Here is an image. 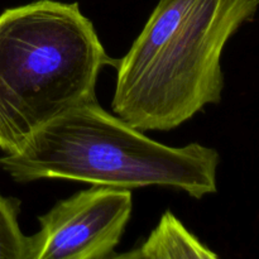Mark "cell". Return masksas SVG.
<instances>
[{
	"label": "cell",
	"instance_id": "6da1fadb",
	"mask_svg": "<svg viewBox=\"0 0 259 259\" xmlns=\"http://www.w3.org/2000/svg\"><path fill=\"white\" fill-rule=\"evenodd\" d=\"M259 0H159L120 61L111 108L139 131H171L224 89L228 40L254 18Z\"/></svg>",
	"mask_w": 259,
	"mask_h": 259
},
{
	"label": "cell",
	"instance_id": "5b68a950",
	"mask_svg": "<svg viewBox=\"0 0 259 259\" xmlns=\"http://www.w3.org/2000/svg\"><path fill=\"white\" fill-rule=\"evenodd\" d=\"M114 258L133 259H217L218 254L202 244L174 212L162 215L158 225L153 229L146 242L133 252L114 254Z\"/></svg>",
	"mask_w": 259,
	"mask_h": 259
},
{
	"label": "cell",
	"instance_id": "7a4b0ae2",
	"mask_svg": "<svg viewBox=\"0 0 259 259\" xmlns=\"http://www.w3.org/2000/svg\"><path fill=\"white\" fill-rule=\"evenodd\" d=\"M219 163L214 148L159 143L96 100L52 120L0 158L17 182L68 180L131 191L163 186L197 200L217 192Z\"/></svg>",
	"mask_w": 259,
	"mask_h": 259
},
{
	"label": "cell",
	"instance_id": "3957f363",
	"mask_svg": "<svg viewBox=\"0 0 259 259\" xmlns=\"http://www.w3.org/2000/svg\"><path fill=\"white\" fill-rule=\"evenodd\" d=\"M106 55L77 3L38 0L0 14V149L17 152L35 132L96 100Z\"/></svg>",
	"mask_w": 259,
	"mask_h": 259
},
{
	"label": "cell",
	"instance_id": "8992f818",
	"mask_svg": "<svg viewBox=\"0 0 259 259\" xmlns=\"http://www.w3.org/2000/svg\"><path fill=\"white\" fill-rule=\"evenodd\" d=\"M20 201L0 194V259H29V237L20 230Z\"/></svg>",
	"mask_w": 259,
	"mask_h": 259
},
{
	"label": "cell",
	"instance_id": "277c9868",
	"mask_svg": "<svg viewBox=\"0 0 259 259\" xmlns=\"http://www.w3.org/2000/svg\"><path fill=\"white\" fill-rule=\"evenodd\" d=\"M131 190L93 185L38 218L29 259H105L114 255L132 215Z\"/></svg>",
	"mask_w": 259,
	"mask_h": 259
}]
</instances>
